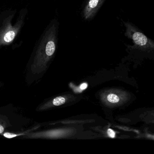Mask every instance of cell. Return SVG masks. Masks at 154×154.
<instances>
[{
    "instance_id": "cell-1",
    "label": "cell",
    "mask_w": 154,
    "mask_h": 154,
    "mask_svg": "<svg viewBox=\"0 0 154 154\" xmlns=\"http://www.w3.org/2000/svg\"><path fill=\"white\" fill-rule=\"evenodd\" d=\"M58 28L59 23L57 20L54 19L45 32L31 65V70L34 74H38L45 71L54 56L58 42Z\"/></svg>"
},
{
    "instance_id": "cell-2",
    "label": "cell",
    "mask_w": 154,
    "mask_h": 154,
    "mask_svg": "<svg viewBox=\"0 0 154 154\" xmlns=\"http://www.w3.org/2000/svg\"><path fill=\"white\" fill-rule=\"evenodd\" d=\"M26 11H21L16 24L12 26L13 15H10L3 20L0 28V47L8 45L13 42L21 29L26 16Z\"/></svg>"
},
{
    "instance_id": "cell-3",
    "label": "cell",
    "mask_w": 154,
    "mask_h": 154,
    "mask_svg": "<svg viewBox=\"0 0 154 154\" xmlns=\"http://www.w3.org/2000/svg\"><path fill=\"white\" fill-rule=\"evenodd\" d=\"M106 0H86L82 11V17L85 21L92 20Z\"/></svg>"
},
{
    "instance_id": "cell-4",
    "label": "cell",
    "mask_w": 154,
    "mask_h": 154,
    "mask_svg": "<svg viewBox=\"0 0 154 154\" xmlns=\"http://www.w3.org/2000/svg\"><path fill=\"white\" fill-rule=\"evenodd\" d=\"M38 127H39V126H36V127H35L33 128L29 129V130H28L24 132H21V133H13V132H4L2 134V135L5 138H13L17 137H19V136H26L27 134L29 133V132H32L33 131L35 130L38 128Z\"/></svg>"
},
{
    "instance_id": "cell-5",
    "label": "cell",
    "mask_w": 154,
    "mask_h": 154,
    "mask_svg": "<svg viewBox=\"0 0 154 154\" xmlns=\"http://www.w3.org/2000/svg\"><path fill=\"white\" fill-rule=\"evenodd\" d=\"M9 125V122L7 119H5L4 117H0V135L5 132V129Z\"/></svg>"
},
{
    "instance_id": "cell-6",
    "label": "cell",
    "mask_w": 154,
    "mask_h": 154,
    "mask_svg": "<svg viewBox=\"0 0 154 154\" xmlns=\"http://www.w3.org/2000/svg\"><path fill=\"white\" fill-rule=\"evenodd\" d=\"M107 100L112 103H116L119 101V98L116 94H110L107 96Z\"/></svg>"
},
{
    "instance_id": "cell-7",
    "label": "cell",
    "mask_w": 154,
    "mask_h": 154,
    "mask_svg": "<svg viewBox=\"0 0 154 154\" xmlns=\"http://www.w3.org/2000/svg\"><path fill=\"white\" fill-rule=\"evenodd\" d=\"M108 134L109 137L111 138H114L115 137V133L111 129H109L108 130Z\"/></svg>"
},
{
    "instance_id": "cell-8",
    "label": "cell",
    "mask_w": 154,
    "mask_h": 154,
    "mask_svg": "<svg viewBox=\"0 0 154 154\" xmlns=\"http://www.w3.org/2000/svg\"><path fill=\"white\" fill-rule=\"evenodd\" d=\"M87 84L84 83L82 84L81 85V86H80V88H81V90H85V89H86V88H87Z\"/></svg>"
}]
</instances>
